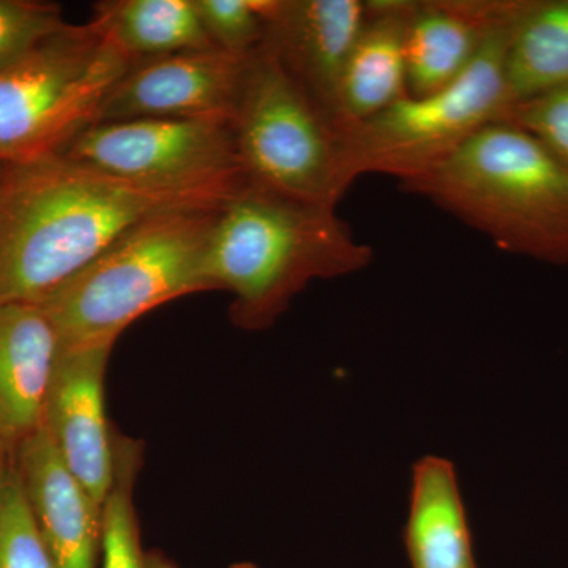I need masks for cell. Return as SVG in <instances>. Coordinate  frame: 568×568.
<instances>
[{
	"label": "cell",
	"mask_w": 568,
	"mask_h": 568,
	"mask_svg": "<svg viewBox=\"0 0 568 568\" xmlns=\"http://www.w3.org/2000/svg\"><path fill=\"white\" fill-rule=\"evenodd\" d=\"M239 192L152 189L65 153L3 163L0 304H41L142 223L168 212L222 207Z\"/></svg>",
	"instance_id": "cell-1"
},
{
	"label": "cell",
	"mask_w": 568,
	"mask_h": 568,
	"mask_svg": "<svg viewBox=\"0 0 568 568\" xmlns=\"http://www.w3.org/2000/svg\"><path fill=\"white\" fill-rule=\"evenodd\" d=\"M372 261V246L355 239L334 207L246 183L219 213L205 276L212 290L234 294L239 324L263 328L312 280L357 274Z\"/></svg>",
	"instance_id": "cell-2"
},
{
	"label": "cell",
	"mask_w": 568,
	"mask_h": 568,
	"mask_svg": "<svg viewBox=\"0 0 568 568\" xmlns=\"http://www.w3.org/2000/svg\"><path fill=\"white\" fill-rule=\"evenodd\" d=\"M504 252L568 264V166L517 123H489L406 183Z\"/></svg>",
	"instance_id": "cell-3"
},
{
	"label": "cell",
	"mask_w": 568,
	"mask_h": 568,
	"mask_svg": "<svg viewBox=\"0 0 568 568\" xmlns=\"http://www.w3.org/2000/svg\"><path fill=\"white\" fill-rule=\"evenodd\" d=\"M222 207L168 212L142 223L48 295L39 305L62 349L114 345L156 306L212 290L205 260Z\"/></svg>",
	"instance_id": "cell-4"
},
{
	"label": "cell",
	"mask_w": 568,
	"mask_h": 568,
	"mask_svg": "<svg viewBox=\"0 0 568 568\" xmlns=\"http://www.w3.org/2000/svg\"><path fill=\"white\" fill-rule=\"evenodd\" d=\"M525 2L514 0L506 18L457 80L429 95H407L342 134L351 185L365 174L392 175L403 185L417 181L489 123L506 121L511 108L507 50Z\"/></svg>",
	"instance_id": "cell-5"
},
{
	"label": "cell",
	"mask_w": 568,
	"mask_h": 568,
	"mask_svg": "<svg viewBox=\"0 0 568 568\" xmlns=\"http://www.w3.org/2000/svg\"><path fill=\"white\" fill-rule=\"evenodd\" d=\"M133 63L91 21L0 70V163L61 153Z\"/></svg>",
	"instance_id": "cell-6"
},
{
	"label": "cell",
	"mask_w": 568,
	"mask_h": 568,
	"mask_svg": "<svg viewBox=\"0 0 568 568\" xmlns=\"http://www.w3.org/2000/svg\"><path fill=\"white\" fill-rule=\"evenodd\" d=\"M233 126L248 185L334 209L349 190L342 136L265 43L250 55Z\"/></svg>",
	"instance_id": "cell-7"
},
{
	"label": "cell",
	"mask_w": 568,
	"mask_h": 568,
	"mask_svg": "<svg viewBox=\"0 0 568 568\" xmlns=\"http://www.w3.org/2000/svg\"><path fill=\"white\" fill-rule=\"evenodd\" d=\"M61 153L152 189L235 193L246 185L233 121L222 119L93 123Z\"/></svg>",
	"instance_id": "cell-8"
},
{
	"label": "cell",
	"mask_w": 568,
	"mask_h": 568,
	"mask_svg": "<svg viewBox=\"0 0 568 568\" xmlns=\"http://www.w3.org/2000/svg\"><path fill=\"white\" fill-rule=\"evenodd\" d=\"M248 59L211 48L134 62L104 100L97 123L159 118L234 121Z\"/></svg>",
	"instance_id": "cell-9"
},
{
	"label": "cell",
	"mask_w": 568,
	"mask_h": 568,
	"mask_svg": "<svg viewBox=\"0 0 568 568\" xmlns=\"http://www.w3.org/2000/svg\"><path fill=\"white\" fill-rule=\"evenodd\" d=\"M112 346L62 349L41 426L71 476L102 507L115 476V439L104 410V375Z\"/></svg>",
	"instance_id": "cell-10"
},
{
	"label": "cell",
	"mask_w": 568,
	"mask_h": 568,
	"mask_svg": "<svg viewBox=\"0 0 568 568\" xmlns=\"http://www.w3.org/2000/svg\"><path fill=\"white\" fill-rule=\"evenodd\" d=\"M362 0H267L264 43L338 132V95L362 24Z\"/></svg>",
	"instance_id": "cell-11"
},
{
	"label": "cell",
	"mask_w": 568,
	"mask_h": 568,
	"mask_svg": "<svg viewBox=\"0 0 568 568\" xmlns=\"http://www.w3.org/2000/svg\"><path fill=\"white\" fill-rule=\"evenodd\" d=\"M14 467L55 568H100L103 507L71 476L43 428L17 447Z\"/></svg>",
	"instance_id": "cell-12"
},
{
	"label": "cell",
	"mask_w": 568,
	"mask_h": 568,
	"mask_svg": "<svg viewBox=\"0 0 568 568\" xmlns=\"http://www.w3.org/2000/svg\"><path fill=\"white\" fill-rule=\"evenodd\" d=\"M54 324L41 305L0 304V443L18 447L43 426L61 357Z\"/></svg>",
	"instance_id": "cell-13"
},
{
	"label": "cell",
	"mask_w": 568,
	"mask_h": 568,
	"mask_svg": "<svg viewBox=\"0 0 568 568\" xmlns=\"http://www.w3.org/2000/svg\"><path fill=\"white\" fill-rule=\"evenodd\" d=\"M514 0H416L406 32L407 92L425 97L462 77Z\"/></svg>",
	"instance_id": "cell-14"
},
{
	"label": "cell",
	"mask_w": 568,
	"mask_h": 568,
	"mask_svg": "<svg viewBox=\"0 0 568 568\" xmlns=\"http://www.w3.org/2000/svg\"><path fill=\"white\" fill-rule=\"evenodd\" d=\"M414 3L416 0H366L365 21L339 85V136L409 95L406 32Z\"/></svg>",
	"instance_id": "cell-15"
},
{
	"label": "cell",
	"mask_w": 568,
	"mask_h": 568,
	"mask_svg": "<svg viewBox=\"0 0 568 568\" xmlns=\"http://www.w3.org/2000/svg\"><path fill=\"white\" fill-rule=\"evenodd\" d=\"M405 545L410 568H477L457 469L428 455L413 467Z\"/></svg>",
	"instance_id": "cell-16"
},
{
	"label": "cell",
	"mask_w": 568,
	"mask_h": 568,
	"mask_svg": "<svg viewBox=\"0 0 568 568\" xmlns=\"http://www.w3.org/2000/svg\"><path fill=\"white\" fill-rule=\"evenodd\" d=\"M93 22L132 61L215 48L196 0H114L95 7Z\"/></svg>",
	"instance_id": "cell-17"
},
{
	"label": "cell",
	"mask_w": 568,
	"mask_h": 568,
	"mask_svg": "<svg viewBox=\"0 0 568 568\" xmlns=\"http://www.w3.org/2000/svg\"><path fill=\"white\" fill-rule=\"evenodd\" d=\"M511 104L568 85V0H526L508 43Z\"/></svg>",
	"instance_id": "cell-18"
},
{
	"label": "cell",
	"mask_w": 568,
	"mask_h": 568,
	"mask_svg": "<svg viewBox=\"0 0 568 568\" xmlns=\"http://www.w3.org/2000/svg\"><path fill=\"white\" fill-rule=\"evenodd\" d=\"M141 450L129 439H115V476L103 504V544L100 568H178L160 551L142 545L133 504Z\"/></svg>",
	"instance_id": "cell-19"
},
{
	"label": "cell",
	"mask_w": 568,
	"mask_h": 568,
	"mask_svg": "<svg viewBox=\"0 0 568 568\" xmlns=\"http://www.w3.org/2000/svg\"><path fill=\"white\" fill-rule=\"evenodd\" d=\"M0 568H55L14 466L0 474Z\"/></svg>",
	"instance_id": "cell-20"
},
{
	"label": "cell",
	"mask_w": 568,
	"mask_h": 568,
	"mask_svg": "<svg viewBox=\"0 0 568 568\" xmlns=\"http://www.w3.org/2000/svg\"><path fill=\"white\" fill-rule=\"evenodd\" d=\"M213 47L235 55H252L267 33V0H196Z\"/></svg>",
	"instance_id": "cell-21"
},
{
	"label": "cell",
	"mask_w": 568,
	"mask_h": 568,
	"mask_svg": "<svg viewBox=\"0 0 568 568\" xmlns=\"http://www.w3.org/2000/svg\"><path fill=\"white\" fill-rule=\"evenodd\" d=\"M58 6L29 0H0V70L70 28Z\"/></svg>",
	"instance_id": "cell-22"
},
{
	"label": "cell",
	"mask_w": 568,
	"mask_h": 568,
	"mask_svg": "<svg viewBox=\"0 0 568 568\" xmlns=\"http://www.w3.org/2000/svg\"><path fill=\"white\" fill-rule=\"evenodd\" d=\"M506 121L534 134L568 166V85L511 104Z\"/></svg>",
	"instance_id": "cell-23"
},
{
	"label": "cell",
	"mask_w": 568,
	"mask_h": 568,
	"mask_svg": "<svg viewBox=\"0 0 568 568\" xmlns=\"http://www.w3.org/2000/svg\"><path fill=\"white\" fill-rule=\"evenodd\" d=\"M230 568H257L253 562H235Z\"/></svg>",
	"instance_id": "cell-24"
},
{
	"label": "cell",
	"mask_w": 568,
	"mask_h": 568,
	"mask_svg": "<svg viewBox=\"0 0 568 568\" xmlns=\"http://www.w3.org/2000/svg\"><path fill=\"white\" fill-rule=\"evenodd\" d=\"M3 444L0 443V452H2ZM6 469V466L2 465V458H0V474H2V470Z\"/></svg>",
	"instance_id": "cell-25"
},
{
	"label": "cell",
	"mask_w": 568,
	"mask_h": 568,
	"mask_svg": "<svg viewBox=\"0 0 568 568\" xmlns=\"http://www.w3.org/2000/svg\"><path fill=\"white\" fill-rule=\"evenodd\" d=\"M2 166H3V163H0V179H2Z\"/></svg>",
	"instance_id": "cell-26"
}]
</instances>
